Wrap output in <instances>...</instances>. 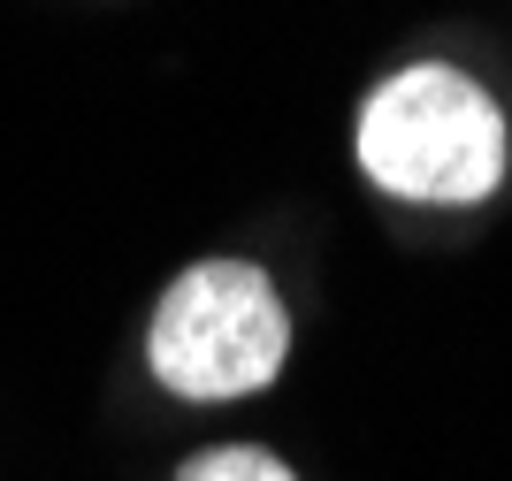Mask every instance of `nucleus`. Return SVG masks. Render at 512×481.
<instances>
[{
    "instance_id": "1",
    "label": "nucleus",
    "mask_w": 512,
    "mask_h": 481,
    "mask_svg": "<svg viewBox=\"0 0 512 481\" xmlns=\"http://www.w3.org/2000/svg\"><path fill=\"white\" fill-rule=\"evenodd\" d=\"M505 107L451 62H413L360 107L367 184L413 207H474L505 184Z\"/></svg>"
},
{
    "instance_id": "2",
    "label": "nucleus",
    "mask_w": 512,
    "mask_h": 481,
    "mask_svg": "<svg viewBox=\"0 0 512 481\" xmlns=\"http://www.w3.org/2000/svg\"><path fill=\"white\" fill-rule=\"evenodd\" d=\"M146 344L161 390L192 405H222V398H253L283 375L291 314L253 260H199L161 291Z\"/></svg>"
},
{
    "instance_id": "3",
    "label": "nucleus",
    "mask_w": 512,
    "mask_h": 481,
    "mask_svg": "<svg viewBox=\"0 0 512 481\" xmlns=\"http://www.w3.org/2000/svg\"><path fill=\"white\" fill-rule=\"evenodd\" d=\"M176 481H291V466L260 443H222V451H199V459L176 466Z\"/></svg>"
}]
</instances>
